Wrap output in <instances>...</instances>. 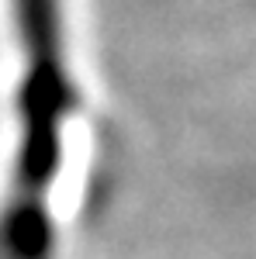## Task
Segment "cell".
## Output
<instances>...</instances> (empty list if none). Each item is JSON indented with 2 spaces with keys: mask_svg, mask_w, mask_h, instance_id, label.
Masks as SVG:
<instances>
[{
  "mask_svg": "<svg viewBox=\"0 0 256 259\" xmlns=\"http://www.w3.org/2000/svg\"><path fill=\"white\" fill-rule=\"evenodd\" d=\"M21 24H24V35L31 52L42 62H52V0H21ZM39 62V66H42Z\"/></svg>",
  "mask_w": 256,
  "mask_h": 259,
  "instance_id": "obj_1",
  "label": "cell"
}]
</instances>
